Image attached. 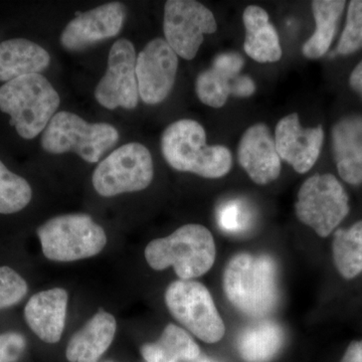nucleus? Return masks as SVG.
<instances>
[{"instance_id": "6ab92c4d", "label": "nucleus", "mask_w": 362, "mask_h": 362, "mask_svg": "<svg viewBox=\"0 0 362 362\" xmlns=\"http://www.w3.org/2000/svg\"><path fill=\"white\" fill-rule=\"evenodd\" d=\"M116 329L115 317L108 312H98L71 338L66 358L70 362H97L110 347Z\"/></svg>"}, {"instance_id": "5701e85b", "label": "nucleus", "mask_w": 362, "mask_h": 362, "mask_svg": "<svg viewBox=\"0 0 362 362\" xmlns=\"http://www.w3.org/2000/svg\"><path fill=\"white\" fill-rule=\"evenodd\" d=\"M284 334L274 321H261L243 331L238 339V349L247 362H269L282 349Z\"/></svg>"}, {"instance_id": "dca6fc26", "label": "nucleus", "mask_w": 362, "mask_h": 362, "mask_svg": "<svg viewBox=\"0 0 362 362\" xmlns=\"http://www.w3.org/2000/svg\"><path fill=\"white\" fill-rule=\"evenodd\" d=\"M69 295L62 288L45 290L30 298L25 308L28 327L47 343L61 340L65 329Z\"/></svg>"}, {"instance_id": "b1692460", "label": "nucleus", "mask_w": 362, "mask_h": 362, "mask_svg": "<svg viewBox=\"0 0 362 362\" xmlns=\"http://www.w3.org/2000/svg\"><path fill=\"white\" fill-rule=\"evenodd\" d=\"M141 354L147 362L192 361L199 358L201 349L187 331L169 324L156 343L143 345Z\"/></svg>"}, {"instance_id": "a211bd4d", "label": "nucleus", "mask_w": 362, "mask_h": 362, "mask_svg": "<svg viewBox=\"0 0 362 362\" xmlns=\"http://www.w3.org/2000/svg\"><path fill=\"white\" fill-rule=\"evenodd\" d=\"M244 59L239 52H223L214 59L211 66L202 71L195 83L197 97L202 104L211 108L225 106L232 95L233 80L240 76Z\"/></svg>"}, {"instance_id": "6e6552de", "label": "nucleus", "mask_w": 362, "mask_h": 362, "mask_svg": "<svg viewBox=\"0 0 362 362\" xmlns=\"http://www.w3.org/2000/svg\"><path fill=\"white\" fill-rule=\"evenodd\" d=\"M165 303L171 315L192 334L206 343L220 341L225 323L206 286L197 281L171 283L165 291Z\"/></svg>"}, {"instance_id": "c756f323", "label": "nucleus", "mask_w": 362, "mask_h": 362, "mask_svg": "<svg viewBox=\"0 0 362 362\" xmlns=\"http://www.w3.org/2000/svg\"><path fill=\"white\" fill-rule=\"evenodd\" d=\"M25 338L18 332L0 334V362H16L25 351Z\"/></svg>"}, {"instance_id": "a878e982", "label": "nucleus", "mask_w": 362, "mask_h": 362, "mask_svg": "<svg viewBox=\"0 0 362 362\" xmlns=\"http://www.w3.org/2000/svg\"><path fill=\"white\" fill-rule=\"evenodd\" d=\"M33 190L28 181L11 173L0 160V214L18 213L30 201Z\"/></svg>"}, {"instance_id": "7c9ffc66", "label": "nucleus", "mask_w": 362, "mask_h": 362, "mask_svg": "<svg viewBox=\"0 0 362 362\" xmlns=\"http://www.w3.org/2000/svg\"><path fill=\"white\" fill-rule=\"evenodd\" d=\"M256 90V85L249 76H238L233 80L232 95L235 97L246 98L252 96Z\"/></svg>"}, {"instance_id": "20e7f679", "label": "nucleus", "mask_w": 362, "mask_h": 362, "mask_svg": "<svg viewBox=\"0 0 362 362\" xmlns=\"http://www.w3.org/2000/svg\"><path fill=\"white\" fill-rule=\"evenodd\" d=\"M59 103L58 92L40 74L14 78L0 87V110L11 116V125L25 139L45 131Z\"/></svg>"}, {"instance_id": "412c9836", "label": "nucleus", "mask_w": 362, "mask_h": 362, "mask_svg": "<svg viewBox=\"0 0 362 362\" xmlns=\"http://www.w3.org/2000/svg\"><path fill=\"white\" fill-rule=\"evenodd\" d=\"M51 57L44 47L25 39H13L0 44V81L35 75L49 68Z\"/></svg>"}, {"instance_id": "cd10ccee", "label": "nucleus", "mask_w": 362, "mask_h": 362, "mask_svg": "<svg viewBox=\"0 0 362 362\" xmlns=\"http://www.w3.org/2000/svg\"><path fill=\"white\" fill-rule=\"evenodd\" d=\"M28 287L25 279L9 267H0V310L20 303Z\"/></svg>"}, {"instance_id": "72a5a7b5", "label": "nucleus", "mask_w": 362, "mask_h": 362, "mask_svg": "<svg viewBox=\"0 0 362 362\" xmlns=\"http://www.w3.org/2000/svg\"><path fill=\"white\" fill-rule=\"evenodd\" d=\"M199 362H213L211 361H209V358H202L201 359V361H199Z\"/></svg>"}, {"instance_id": "9b49d317", "label": "nucleus", "mask_w": 362, "mask_h": 362, "mask_svg": "<svg viewBox=\"0 0 362 362\" xmlns=\"http://www.w3.org/2000/svg\"><path fill=\"white\" fill-rule=\"evenodd\" d=\"M136 52L130 40H117L111 47L108 68L95 90L98 103L109 110L121 107L132 110L138 105Z\"/></svg>"}, {"instance_id": "f8f14e48", "label": "nucleus", "mask_w": 362, "mask_h": 362, "mask_svg": "<svg viewBox=\"0 0 362 362\" xmlns=\"http://www.w3.org/2000/svg\"><path fill=\"white\" fill-rule=\"evenodd\" d=\"M178 56L165 40L157 37L146 45L136 59L138 90L143 102H163L175 86Z\"/></svg>"}, {"instance_id": "1a4fd4ad", "label": "nucleus", "mask_w": 362, "mask_h": 362, "mask_svg": "<svg viewBox=\"0 0 362 362\" xmlns=\"http://www.w3.org/2000/svg\"><path fill=\"white\" fill-rule=\"evenodd\" d=\"M154 176L149 150L137 142L127 143L104 159L93 175L95 190L105 197L136 192L149 187Z\"/></svg>"}, {"instance_id": "aec40b11", "label": "nucleus", "mask_w": 362, "mask_h": 362, "mask_svg": "<svg viewBox=\"0 0 362 362\" xmlns=\"http://www.w3.org/2000/svg\"><path fill=\"white\" fill-rule=\"evenodd\" d=\"M246 30L244 49L247 56L258 63H276L282 58L280 37L272 25L265 9L249 6L243 13Z\"/></svg>"}, {"instance_id": "9d476101", "label": "nucleus", "mask_w": 362, "mask_h": 362, "mask_svg": "<svg viewBox=\"0 0 362 362\" xmlns=\"http://www.w3.org/2000/svg\"><path fill=\"white\" fill-rule=\"evenodd\" d=\"M218 30L214 13L194 0H169L164 7L163 32L166 42L180 58L194 59L204 35Z\"/></svg>"}, {"instance_id": "f704fd0d", "label": "nucleus", "mask_w": 362, "mask_h": 362, "mask_svg": "<svg viewBox=\"0 0 362 362\" xmlns=\"http://www.w3.org/2000/svg\"><path fill=\"white\" fill-rule=\"evenodd\" d=\"M108 362H111V361H108Z\"/></svg>"}, {"instance_id": "393cba45", "label": "nucleus", "mask_w": 362, "mask_h": 362, "mask_svg": "<svg viewBox=\"0 0 362 362\" xmlns=\"http://www.w3.org/2000/svg\"><path fill=\"white\" fill-rule=\"evenodd\" d=\"M333 259L340 275L345 279L357 277L362 272V221L334 233Z\"/></svg>"}, {"instance_id": "4468645a", "label": "nucleus", "mask_w": 362, "mask_h": 362, "mask_svg": "<svg viewBox=\"0 0 362 362\" xmlns=\"http://www.w3.org/2000/svg\"><path fill=\"white\" fill-rule=\"evenodd\" d=\"M274 139L280 158L303 175L311 170L320 156L324 130L320 125L304 128L298 114L292 113L279 121Z\"/></svg>"}, {"instance_id": "4be33fe9", "label": "nucleus", "mask_w": 362, "mask_h": 362, "mask_svg": "<svg viewBox=\"0 0 362 362\" xmlns=\"http://www.w3.org/2000/svg\"><path fill=\"white\" fill-rule=\"evenodd\" d=\"M345 6L346 2L340 0H315L312 2L315 32L302 47L304 57L318 59L327 54L337 35L338 23Z\"/></svg>"}, {"instance_id": "473e14b6", "label": "nucleus", "mask_w": 362, "mask_h": 362, "mask_svg": "<svg viewBox=\"0 0 362 362\" xmlns=\"http://www.w3.org/2000/svg\"><path fill=\"white\" fill-rule=\"evenodd\" d=\"M349 84L350 87L362 98V61L350 74Z\"/></svg>"}, {"instance_id": "423d86ee", "label": "nucleus", "mask_w": 362, "mask_h": 362, "mask_svg": "<svg viewBox=\"0 0 362 362\" xmlns=\"http://www.w3.org/2000/svg\"><path fill=\"white\" fill-rule=\"evenodd\" d=\"M45 258L74 262L90 258L107 244L104 228L87 214H65L45 221L37 230Z\"/></svg>"}, {"instance_id": "39448f33", "label": "nucleus", "mask_w": 362, "mask_h": 362, "mask_svg": "<svg viewBox=\"0 0 362 362\" xmlns=\"http://www.w3.org/2000/svg\"><path fill=\"white\" fill-rule=\"evenodd\" d=\"M118 140V130L110 124L88 123L76 114L62 111L47 124L42 146L49 153L75 152L85 161L96 163Z\"/></svg>"}, {"instance_id": "f03ea898", "label": "nucleus", "mask_w": 362, "mask_h": 362, "mask_svg": "<svg viewBox=\"0 0 362 362\" xmlns=\"http://www.w3.org/2000/svg\"><path fill=\"white\" fill-rule=\"evenodd\" d=\"M223 291L240 312L252 317H264L277 303V268L269 256L235 255L223 273Z\"/></svg>"}, {"instance_id": "c85d7f7f", "label": "nucleus", "mask_w": 362, "mask_h": 362, "mask_svg": "<svg viewBox=\"0 0 362 362\" xmlns=\"http://www.w3.org/2000/svg\"><path fill=\"white\" fill-rule=\"evenodd\" d=\"M218 221L226 232H240L249 225V214L240 202H228L218 209Z\"/></svg>"}, {"instance_id": "2f4dec72", "label": "nucleus", "mask_w": 362, "mask_h": 362, "mask_svg": "<svg viewBox=\"0 0 362 362\" xmlns=\"http://www.w3.org/2000/svg\"><path fill=\"white\" fill-rule=\"evenodd\" d=\"M341 362H362V340L350 343Z\"/></svg>"}, {"instance_id": "2eb2a0df", "label": "nucleus", "mask_w": 362, "mask_h": 362, "mask_svg": "<svg viewBox=\"0 0 362 362\" xmlns=\"http://www.w3.org/2000/svg\"><path fill=\"white\" fill-rule=\"evenodd\" d=\"M238 160L257 185H269L280 176L281 158L266 124H254L245 131L238 147Z\"/></svg>"}, {"instance_id": "bb28decb", "label": "nucleus", "mask_w": 362, "mask_h": 362, "mask_svg": "<svg viewBox=\"0 0 362 362\" xmlns=\"http://www.w3.org/2000/svg\"><path fill=\"white\" fill-rule=\"evenodd\" d=\"M362 49V0H352L347 8L346 23L338 42L337 52L349 56Z\"/></svg>"}, {"instance_id": "ddd939ff", "label": "nucleus", "mask_w": 362, "mask_h": 362, "mask_svg": "<svg viewBox=\"0 0 362 362\" xmlns=\"http://www.w3.org/2000/svg\"><path fill=\"white\" fill-rule=\"evenodd\" d=\"M126 7L120 2H111L78 13L68 23L61 35V44L69 52H82L88 47L116 37L122 30Z\"/></svg>"}, {"instance_id": "f3484780", "label": "nucleus", "mask_w": 362, "mask_h": 362, "mask_svg": "<svg viewBox=\"0 0 362 362\" xmlns=\"http://www.w3.org/2000/svg\"><path fill=\"white\" fill-rule=\"evenodd\" d=\"M331 138L340 177L351 185H362V116L340 119L333 127Z\"/></svg>"}, {"instance_id": "7ed1b4c3", "label": "nucleus", "mask_w": 362, "mask_h": 362, "mask_svg": "<svg viewBox=\"0 0 362 362\" xmlns=\"http://www.w3.org/2000/svg\"><path fill=\"white\" fill-rule=\"evenodd\" d=\"M216 243L206 226L188 223L170 235L150 242L145 259L152 269L162 271L173 266L181 280L204 275L216 261Z\"/></svg>"}, {"instance_id": "0eeeda50", "label": "nucleus", "mask_w": 362, "mask_h": 362, "mask_svg": "<svg viewBox=\"0 0 362 362\" xmlns=\"http://www.w3.org/2000/svg\"><path fill=\"white\" fill-rule=\"evenodd\" d=\"M295 211L304 225L326 238L349 214V194L334 175H313L300 187Z\"/></svg>"}, {"instance_id": "f257e3e1", "label": "nucleus", "mask_w": 362, "mask_h": 362, "mask_svg": "<svg viewBox=\"0 0 362 362\" xmlns=\"http://www.w3.org/2000/svg\"><path fill=\"white\" fill-rule=\"evenodd\" d=\"M161 152L175 170L211 180L226 176L233 166L230 149L221 145H207L206 130L192 119H181L164 130Z\"/></svg>"}]
</instances>
